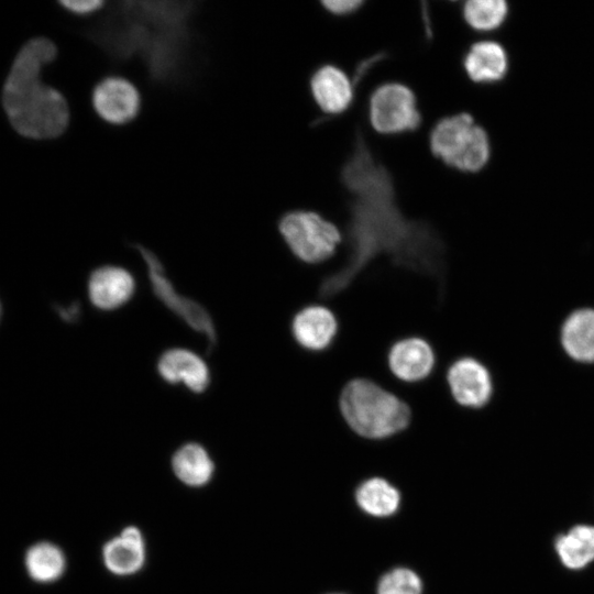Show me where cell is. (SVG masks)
<instances>
[{"label": "cell", "instance_id": "cell-15", "mask_svg": "<svg viewBox=\"0 0 594 594\" xmlns=\"http://www.w3.org/2000/svg\"><path fill=\"white\" fill-rule=\"evenodd\" d=\"M106 568L117 575H130L141 570L145 562V542L141 530L135 526L125 527L121 534L102 548Z\"/></svg>", "mask_w": 594, "mask_h": 594}, {"label": "cell", "instance_id": "cell-6", "mask_svg": "<svg viewBox=\"0 0 594 594\" xmlns=\"http://www.w3.org/2000/svg\"><path fill=\"white\" fill-rule=\"evenodd\" d=\"M278 231L293 254L308 264L330 258L342 240L338 227L312 210L284 213Z\"/></svg>", "mask_w": 594, "mask_h": 594}, {"label": "cell", "instance_id": "cell-14", "mask_svg": "<svg viewBox=\"0 0 594 594\" xmlns=\"http://www.w3.org/2000/svg\"><path fill=\"white\" fill-rule=\"evenodd\" d=\"M133 293L134 279L121 267H99L91 273L88 280L90 301L102 310L119 308L131 298Z\"/></svg>", "mask_w": 594, "mask_h": 594}, {"label": "cell", "instance_id": "cell-26", "mask_svg": "<svg viewBox=\"0 0 594 594\" xmlns=\"http://www.w3.org/2000/svg\"><path fill=\"white\" fill-rule=\"evenodd\" d=\"M105 1L100 0H64L61 4L67 11L78 14L88 15L102 9Z\"/></svg>", "mask_w": 594, "mask_h": 594}, {"label": "cell", "instance_id": "cell-7", "mask_svg": "<svg viewBox=\"0 0 594 594\" xmlns=\"http://www.w3.org/2000/svg\"><path fill=\"white\" fill-rule=\"evenodd\" d=\"M369 120L381 134L393 135L417 130L421 113L414 91L400 82H385L369 98Z\"/></svg>", "mask_w": 594, "mask_h": 594}, {"label": "cell", "instance_id": "cell-28", "mask_svg": "<svg viewBox=\"0 0 594 594\" xmlns=\"http://www.w3.org/2000/svg\"><path fill=\"white\" fill-rule=\"evenodd\" d=\"M58 312L64 320L74 321L78 317L79 306L77 304H73L69 307H59Z\"/></svg>", "mask_w": 594, "mask_h": 594}, {"label": "cell", "instance_id": "cell-21", "mask_svg": "<svg viewBox=\"0 0 594 594\" xmlns=\"http://www.w3.org/2000/svg\"><path fill=\"white\" fill-rule=\"evenodd\" d=\"M556 550L569 569H581L594 560V527L580 525L556 540Z\"/></svg>", "mask_w": 594, "mask_h": 594}, {"label": "cell", "instance_id": "cell-18", "mask_svg": "<svg viewBox=\"0 0 594 594\" xmlns=\"http://www.w3.org/2000/svg\"><path fill=\"white\" fill-rule=\"evenodd\" d=\"M561 344L573 360L594 362V309L582 308L568 316L561 328Z\"/></svg>", "mask_w": 594, "mask_h": 594}, {"label": "cell", "instance_id": "cell-27", "mask_svg": "<svg viewBox=\"0 0 594 594\" xmlns=\"http://www.w3.org/2000/svg\"><path fill=\"white\" fill-rule=\"evenodd\" d=\"M386 57V54L383 52V53H377L371 57H367L365 59H363L362 62H360L356 66V69H355V74H354V77H353V85L354 87L365 77V75L369 73V70L378 62H381L382 59H384Z\"/></svg>", "mask_w": 594, "mask_h": 594}, {"label": "cell", "instance_id": "cell-19", "mask_svg": "<svg viewBox=\"0 0 594 594\" xmlns=\"http://www.w3.org/2000/svg\"><path fill=\"white\" fill-rule=\"evenodd\" d=\"M172 468L175 475L186 485L202 486L215 472V464L204 447L187 443L173 455Z\"/></svg>", "mask_w": 594, "mask_h": 594}, {"label": "cell", "instance_id": "cell-20", "mask_svg": "<svg viewBox=\"0 0 594 594\" xmlns=\"http://www.w3.org/2000/svg\"><path fill=\"white\" fill-rule=\"evenodd\" d=\"M355 501L359 507L371 516L389 517L399 508L400 494L386 480L372 477L358 486Z\"/></svg>", "mask_w": 594, "mask_h": 594}, {"label": "cell", "instance_id": "cell-9", "mask_svg": "<svg viewBox=\"0 0 594 594\" xmlns=\"http://www.w3.org/2000/svg\"><path fill=\"white\" fill-rule=\"evenodd\" d=\"M91 103L102 121L122 125L136 118L142 102L140 91L131 80L110 75L100 79L94 87Z\"/></svg>", "mask_w": 594, "mask_h": 594}, {"label": "cell", "instance_id": "cell-23", "mask_svg": "<svg viewBox=\"0 0 594 594\" xmlns=\"http://www.w3.org/2000/svg\"><path fill=\"white\" fill-rule=\"evenodd\" d=\"M465 22L476 31H491L498 28L507 15L504 0H469L463 6Z\"/></svg>", "mask_w": 594, "mask_h": 594}, {"label": "cell", "instance_id": "cell-3", "mask_svg": "<svg viewBox=\"0 0 594 594\" xmlns=\"http://www.w3.org/2000/svg\"><path fill=\"white\" fill-rule=\"evenodd\" d=\"M46 37L25 43L15 56L3 87V107L12 127L22 135L50 139L62 134L69 122L64 96L41 79L44 65L56 56Z\"/></svg>", "mask_w": 594, "mask_h": 594}, {"label": "cell", "instance_id": "cell-24", "mask_svg": "<svg viewBox=\"0 0 594 594\" xmlns=\"http://www.w3.org/2000/svg\"><path fill=\"white\" fill-rule=\"evenodd\" d=\"M421 580L414 571L396 568L381 578L376 594H421Z\"/></svg>", "mask_w": 594, "mask_h": 594}, {"label": "cell", "instance_id": "cell-4", "mask_svg": "<svg viewBox=\"0 0 594 594\" xmlns=\"http://www.w3.org/2000/svg\"><path fill=\"white\" fill-rule=\"evenodd\" d=\"M339 405L350 428L367 439L388 438L410 421L405 402L366 378L349 381L341 391Z\"/></svg>", "mask_w": 594, "mask_h": 594}, {"label": "cell", "instance_id": "cell-13", "mask_svg": "<svg viewBox=\"0 0 594 594\" xmlns=\"http://www.w3.org/2000/svg\"><path fill=\"white\" fill-rule=\"evenodd\" d=\"M338 331L334 315L323 306H308L293 319L292 333L296 342L309 351H322L333 341Z\"/></svg>", "mask_w": 594, "mask_h": 594}, {"label": "cell", "instance_id": "cell-1", "mask_svg": "<svg viewBox=\"0 0 594 594\" xmlns=\"http://www.w3.org/2000/svg\"><path fill=\"white\" fill-rule=\"evenodd\" d=\"M340 182L348 195V256L340 268L322 279L318 297L339 295L372 260L386 255L399 267L433 278L441 298L446 243L429 222L405 216L396 199L393 175L374 155L360 129L341 165Z\"/></svg>", "mask_w": 594, "mask_h": 594}, {"label": "cell", "instance_id": "cell-2", "mask_svg": "<svg viewBox=\"0 0 594 594\" xmlns=\"http://www.w3.org/2000/svg\"><path fill=\"white\" fill-rule=\"evenodd\" d=\"M193 10L190 2H123L114 21L92 32L94 40L116 58L141 53L152 77L163 81L180 66Z\"/></svg>", "mask_w": 594, "mask_h": 594}, {"label": "cell", "instance_id": "cell-12", "mask_svg": "<svg viewBox=\"0 0 594 594\" xmlns=\"http://www.w3.org/2000/svg\"><path fill=\"white\" fill-rule=\"evenodd\" d=\"M387 361L396 377L405 382H418L432 372L436 359L427 341L407 338L392 345Z\"/></svg>", "mask_w": 594, "mask_h": 594}, {"label": "cell", "instance_id": "cell-22", "mask_svg": "<svg viewBox=\"0 0 594 594\" xmlns=\"http://www.w3.org/2000/svg\"><path fill=\"white\" fill-rule=\"evenodd\" d=\"M25 568L34 581L50 583L64 573L66 559L57 546L51 542H38L26 551Z\"/></svg>", "mask_w": 594, "mask_h": 594}, {"label": "cell", "instance_id": "cell-5", "mask_svg": "<svg viewBox=\"0 0 594 594\" xmlns=\"http://www.w3.org/2000/svg\"><path fill=\"white\" fill-rule=\"evenodd\" d=\"M429 147L436 158L464 173L481 170L491 152L487 133L466 112L437 121L429 134Z\"/></svg>", "mask_w": 594, "mask_h": 594}, {"label": "cell", "instance_id": "cell-11", "mask_svg": "<svg viewBox=\"0 0 594 594\" xmlns=\"http://www.w3.org/2000/svg\"><path fill=\"white\" fill-rule=\"evenodd\" d=\"M311 96L327 114L345 112L354 97V85L339 67L330 64L318 67L309 79Z\"/></svg>", "mask_w": 594, "mask_h": 594}, {"label": "cell", "instance_id": "cell-29", "mask_svg": "<svg viewBox=\"0 0 594 594\" xmlns=\"http://www.w3.org/2000/svg\"><path fill=\"white\" fill-rule=\"evenodd\" d=\"M329 594H342V593H329Z\"/></svg>", "mask_w": 594, "mask_h": 594}, {"label": "cell", "instance_id": "cell-25", "mask_svg": "<svg viewBox=\"0 0 594 594\" xmlns=\"http://www.w3.org/2000/svg\"><path fill=\"white\" fill-rule=\"evenodd\" d=\"M320 4L333 15H349L356 12L363 4L362 0H326Z\"/></svg>", "mask_w": 594, "mask_h": 594}, {"label": "cell", "instance_id": "cell-10", "mask_svg": "<svg viewBox=\"0 0 594 594\" xmlns=\"http://www.w3.org/2000/svg\"><path fill=\"white\" fill-rule=\"evenodd\" d=\"M447 382L454 400L461 406L481 408L493 391L488 370L473 358H461L447 372Z\"/></svg>", "mask_w": 594, "mask_h": 594}, {"label": "cell", "instance_id": "cell-17", "mask_svg": "<svg viewBox=\"0 0 594 594\" xmlns=\"http://www.w3.org/2000/svg\"><path fill=\"white\" fill-rule=\"evenodd\" d=\"M463 67L474 82H495L507 72V55L503 46L496 42H477L464 55Z\"/></svg>", "mask_w": 594, "mask_h": 594}, {"label": "cell", "instance_id": "cell-30", "mask_svg": "<svg viewBox=\"0 0 594 594\" xmlns=\"http://www.w3.org/2000/svg\"><path fill=\"white\" fill-rule=\"evenodd\" d=\"M0 312H1V307H0Z\"/></svg>", "mask_w": 594, "mask_h": 594}, {"label": "cell", "instance_id": "cell-8", "mask_svg": "<svg viewBox=\"0 0 594 594\" xmlns=\"http://www.w3.org/2000/svg\"><path fill=\"white\" fill-rule=\"evenodd\" d=\"M133 248L140 252L147 265V273L153 293L189 327L207 338L208 351L211 352L217 343V334L213 321L208 311L197 301L176 293L172 283L164 274L162 263L153 252L140 244H134Z\"/></svg>", "mask_w": 594, "mask_h": 594}, {"label": "cell", "instance_id": "cell-16", "mask_svg": "<svg viewBox=\"0 0 594 594\" xmlns=\"http://www.w3.org/2000/svg\"><path fill=\"white\" fill-rule=\"evenodd\" d=\"M162 378L170 384L183 382L195 393L204 392L209 385L206 363L195 353L184 349H172L162 354L157 363Z\"/></svg>", "mask_w": 594, "mask_h": 594}]
</instances>
